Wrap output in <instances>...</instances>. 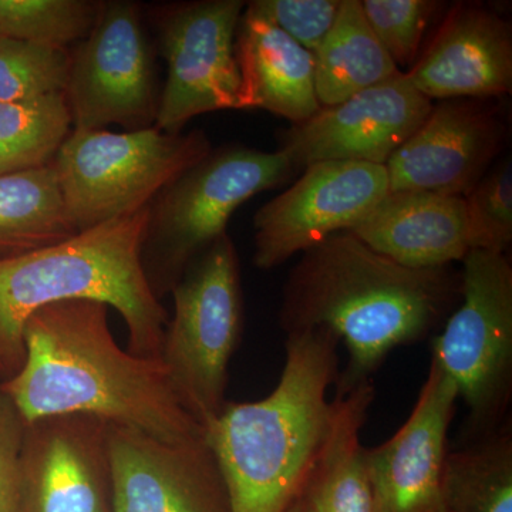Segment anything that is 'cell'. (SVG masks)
Listing matches in <instances>:
<instances>
[{
    "instance_id": "1",
    "label": "cell",
    "mask_w": 512,
    "mask_h": 512,
    "mask_svg": "<svg viewBox=\"0 0 512 512\" xmlns=\"http://www.w3.org/2000/svg\"><path fill=\"white\" fill-rule=\"evenodd\" d=\"M461 299L453 266L414 269L340 231L302 252L279 309L286 335L316 328L345 342L349 362L336 390L369 382L387 356L443 328Z\"/></svg>"
},
{
    "instance_id": "2",
    "label": "cell",
    "mask_w": 512,
    "mask_h": 512,
    "mask_svg": "<svg viewBox=\"0 0 512 512\" xmlns=\"http://www.w3.org/2000/svg\"><path fill=\"white\" fill-rule=\"evenodd\" d=\"M106 303L67 299L33 313L23 329L25 363L0 383L25 423L90 414L164 440L205 433L185 412L161 359L121 349Z\"/></svg>"
},
{
    "instance_id": "3",
    "label": "cell",
    "mask_w": 512,
    "mask_h": 512,
    "mask_svg": "<svg viewBox=\"0 0 512 512\" xmlns=\"http://www.w3.org/2000/svg\"><path fill=\"white\" fill-rule=\"evenodd\" d=\"M340 340L332 330L288 333L285 366L264 399L227 402L205 429L232 512H291L328 441Z\"/></svg>"
},
{
    "instance_id": "4",
    "label": "cell",
    "mask_w": 512,
    "mask_h": 512,
    "mask_svg": "<svg viewBox=\"0 0 512 512\" xmlns=\"http://www.w3.org/2000/svg\"><path fill=\"white\" fill-rule=\"evenodd\" d=\"M150 207L52 247L0 258V383L25 363L23 329L30 316L67 299L116 309L126 323L128 352L160 359L170 316L148 282L141 256Z\"/></svg>"
},
{
    "instance_id": "5",
    "label": "cell",
    "mask_w": 512,
    "mask_h": 512,
    "mask_svg": "<svg viewBox=\"0 0 512 512\" xmlns=\"http://www.w3.org/2000/svg\"><path fill=\"white\" fill-rule=\"evenodd\" d=\"M211 153L210 138L202 130H73L52 165L67 217L82 232L150 207L168 185Z\"/></svg>"
},
{
    "instance_id": "6",
    "label": "cell",
    "mask_w": 512,
    "mask_h": 512,
    "mask_svg": "<svg viewBox=\"0 0 512 512\" xmlns=\"http://www.w3.org/2000/svg\"><path fill=\"white\" fill-rule=\"evenodd\" d=\"M299 173L281 151L229 146L214 151L154 200L144 238L143 266L161 299L188 266L227 234L242 204Z\"/></svg>"
},
{
    "instance_id": "7",
    "label": "cell",
    "mask_w": 512,
    "mask_h": 512,
    "mask_svg": "<svg viewBox=\"0 0 512 512\" xmlns=\"http://www.w3.org/2000/svg\"><path fill=\"white\" fill-rule=\"evenodd\" d=\"M174 315L164 330L160 359L178 400L208 429L227 404L228 369L244 329L237 248L218 238L171 289Z\"/></svg>"
},
{
    "instance_id": "8",
    "label": "cell",
    "mask_w": 512,
    "mask_h": 512,
    "mask_svg": "<svg viewBox=\"0 0 512 512\" xmlns=\"http://www.w3.org/2000/svg\"><path fill=\"white\" fill-rule=\"evenodd\" d=\"M431 359L456 384L468 414L460 444L497 433L512 399V266L505 254L471 251L461 299L431 342Z\"/></svg>"
},
{
    "instance_id": "9",
    "label": "cell",
    "mask_w": 512,
    "mask_h": 512,
    "mask_svg": "<svg viewBox=\"0 0 512 512\" xmlns=\"http://www.w3.org/2000/svg\"><path fill=\"white\" fill-rule=\"evenodd\" d=\"M64 94L73 130L154 126L160 101L156 62L134 3L100 6L92 30L70 59Z\"/></svg>"
},
{
    "instance_id": "10",
    "label": "cell",
    "mask_w": 512,
    "mask_h": 512,
    "mask_svg": "<svg viewBox=\"0 0 512 512\" xmlns=\"http://www.w3.org/2000/svg\"><path fill=\"white\" fill-rule=\"evenodd\" d=\"M247 3L202 0L174 6L160 26L167 80L154 127L181 133L201 114L241 110V73L235 37Z\"/></svg>"
},
{
    "instance_id": "11",
    "label": "cell",
    "mask_w": 512,
    "mask_h": 512,
    "mask_svg": "<svg viewBox=\"0 0 512 512\" xmlns=\"http://www.w3.org/2000/svg\"><path fill=\"white\" fill-rule=\"evenodd\" d=\"M390 192L384 165L322 161L303 168L291 188L254 217L252 262L262 271L340 231H350Z\"/></svg>"
},
{
    "instance_id": "12",
    "label": "cell",
    "mask_w": 512,
    "mask_h": 512,
    "mask_svg": "<svg viewBox=\"0 0 512 512\" xmlns=\"http://www.w3.org/2000/svg\"><path fill=\"white\" fill-rule=\"evenodd\" d=\"M107 440L113 512H232L207 434L164 440L109 423Z\"/></svg>"
},
{
    "instance_id": "13",
    "label": "cell",
    "mask_w": 512,
    "mask_h": 512,
    "mask_svg": "<svg viewBox=\"0 0 512 512\" xmlns=\"http://www.w3.org/2000/svg\"><path fill=\"white\" fill-rule=\"evenodd\" d=\"M431 107V100L400 73L281 131L278 151L299 171L322 161L386 165Z\"/></svg>"
},
{
    "instance_id": "14",
    "label": "cell",
    "mask_w": 512,
    "mask_h": 512,
    "mask_svg": "<svg viewBox=\"0 0 512 512\" xmlns=\"http://www.w3.org/2000/svg\"><path fill=\"white\" fill-rule=\"evenodd\" d=\"M109 423L56 414L25 423L22 512H113Z\"/></svg>"
},
{
    "instance_id": "15",
    "label": "cell",
    "mask_w": 512,
    "mask_h": 512,
    "mask_svg": "<svg viewBox=\"0 0 512 512\" xmlns=\"http://www.w3.org/2000/svg\"><path fill=\"white\" fill-rule=\"evenodd\" d=\"M507 138L497 107L485 100H441L387 160L390 191L467 197L490 171Z\"/></svg>"
},
{
    "instance_id": "16",
    "label": "cell",
    "mask_w": 512,
    "mask_h": 512,
    "mask_svg": "<svg viewBox=\"0 0 512 512\" xmlns=\"http://www.w3.org/2000/svg\"><path fill=\"white\" fill-rule=\"evenodd\" d=\"M457 387L431 359L409 419L389 440L366 448L375 512H444L441 478Z\"/></svg>"
},
{
    "instance_id": "17",
    "label": "cell",
    "mask_w": 512,
    "mask_h": 512,
    "mask_svg": "<svg viewBox=\"0 0 512 512\" xmlns=\"http://www.w3.org/2000/svg\"><path fill=\"white\" fill-rule=\"evenodd\" d=\"M406 74L429 100H488L512 90L511 25L481 3H458Z\"/></svg>"
},
{
    "instance_id": "18",
    "label": "cell",
    "mask_w": 512,
    "mask_h": 512,
    "mask_svg": "<svg viewBox=\"0 0 512 512\" xmlns=\"http://www.w3.org/2000/svg\"><path fill=\"white\" fill-rule=\"evenodd\" d=\"M367 247L397 264L433 269L471 252L466 201L427 191H390L350 229Z\"/></svg>"
},
{
    "instance_id": "19",
    "label": "cell",
    "mask_w": 512,
    "mask_h": 512,
    "mask_svg": "<svg viewBox=\"0 0 512 512\" xmlns=\"http://www.w3.org/2000/svg\"><path fill=\"white\" fill-rule=\"evenodd\" d=\"M235 53L241 110L262 109L299 124L322 109L313 53L248 6L239 20Z\"/></svg>"
},
{
    "instance_id": "20",
    "label": "cell",
    "mask_w": 512,
    "mask_h": 512,
    "mask_svg": "<svg viewBox=\"0 0 512 512\" xmlns=\"http://www.w3.org/2000/svg\"><path fill=\"white\" fill-rule=\"evenodd\" d=\"M332 427L308 487L306 512H375L366 470V447L360 441L375 400L373 380L336 390Z\"/></svg>"
},
{
    "instance_id": "21",
    "label": "cell",
    "mask_w": 512,
    "mask_h": 512,
    "mask_svg": "<svg viewBox=\"0 0 512 512\" xmlns=\"http://www.w3.org/2000/svg\"><path fill=\"white\" fill-rule=\"evenodd\" d=\"M313 62L322 107L335 106L403 73L377 40L360 0H342L335 25L313 52Z\"/></svg>"
},
{
    "instance_id": "22",
    "label": "cell",
    "mask_w": 512,
    "mask_h": 512,
    "mask_svg": "<svg viewBox=\"0 0 512 512\" xmlns=\"http://www.w3.org/2000/svg\"><path fill=\"white\" fill-rule=\"evenodd\" d=\"M76 234L52 164L0 175V258L52 247Z\"/></svg>"
},
{
    "instance_id": "23",
    "label": "cell",
    "mask_w": 512,
    "mask_h": 512,
    "mask_svg": "<svg viewBox=\"0 0 512 512\" xmlns=\"http://www.w3.org/2000/svg\"><path fill=\"white\" fill-rule=\"evenodd\" d=\"M444 512H512L511 426L448 450L441 478Z\"/></svg>"
},
{
    "instance_id": "24",
    "label": "cell",
    "mask_w": 512,
    "mask_h": 512,
    "mask_svg": "<svg viewBox=\"0 0 512 512\" xmlns=\"http://www.w3.org/2000/svg\"><path fill=\"white\" fill-rule=\"evenodd\" d=\"M72 131L64 93L0 103V175L52 164Z\"/></svg>"
},
{
    "instance_id": "25",
    "label": "cell",
    "mask_w": 512,
    "mask_h": 512,
    "mask_svg": "<svg viewBox=\"0 0 512 512\" xmlns=\"http://www.w3.org/2000/svg\"><path fill=\"white\" fill-rule=\"evenodd\" d=\"M99 8L83 0H0V36L67 49L89 35Z\"/></svg>"
},
{
    "instance_id": "26",
    "label": "cell",
    "mask_w": 512,
    "mask_h": 512,
    "mask_svg": "<svg viewBox=\"0 0 512 512\" xmlns=\"http://www.w3.org/2000/svg\"><path fill=\"white\" fill-rule=\"evenodd\" d=\"M72 53L0 36V103L66 92Z\"/></svg>"
},
{
    "instance_id": "27",
    "label": "cell",
    "mask_w": 512,
    "mask_h": 512,
    "mask_svg": "<svg viewBox=\"0 0 512 512\" xmlns=\"http://www.w3.org/2000/svg\"><path fill=\"white\" fill-rule=\"evenodd\" d=\"M471 251L507 254L512 242V163L504 158L464 197Z\"/></svg>"
},
{
    "instance_id": "28",
    "label": "cell",
    "mask_w": 512,
    "mask_h": 512,
    "mask_svg": "<svg viewBox=\"0 0 512 512\" xmlns=\"http://www.w3.org/2000/svg\"><path fill=\"white\" fill-rule=\"evenodd\" d=\"M443 3L431 0H363L367 23L387 55L400 67H412L431 18Z\"/></svg>"
},
{
    "instance_id": "29",
    "label": "cell",
    "mask_w": 512,
    "mask_h": 512,
    "mask_svg": "<svg viewBox=\"0 0 512 512\" xmlns=\"http://www.w3.org/2000/svg\"><path fill=\"white\" fill-rule=\"evenodd\" d=\"M342 0H254L249 9L313 53L335 25Z\"/></svg>"
},
{
    "instance_id": "30",
    "label": "cell",
    "mask_w": 512,
    "mask_h": 512,
    "mask_svg": "<svg viewBox=\"0 0 512 512\" xmlns=\"http://www.w3.org/2000/svg\"><path fill=\"white\" fill-rule=\"evenodd\" d=\"M23 429L25 421L0 390V512H22L20 448Z\"/></svg>"
},
{
    "instance_id": "31",
    "label": "cell",
    "mask_w": 512,
    "mask_h": 512,
    "mask_svg": "<svg viewBox=\"0 0 512 512\" xmlns=\"http://www.w3.org/2000/svg\"><path fill=\"white\" fill-rule=\"evenodd\" d=\"M291 512H306V505L305 501H303V497L296 501L295 505L292 507Z\"/></svg>"
}]
</instances>
